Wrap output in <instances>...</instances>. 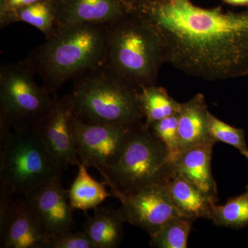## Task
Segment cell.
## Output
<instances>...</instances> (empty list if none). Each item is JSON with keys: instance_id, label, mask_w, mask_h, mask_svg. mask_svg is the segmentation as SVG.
Returning <instances> with one entry per match:
<instances>
[{"instance_id": "obj_1", "label": "cell", "mask_w": 248, "mask_h": 248, "mask_svg": "<svg viewBox=\"0 0 248 248\" xmlns=\"http://www.w3.org/2000/svg\"><path fill=\"white\" fill-rule=\"evenodd\" d=\"M131 10L154 28L166 63L179 71L212 81L248 76V9H205L191 0H141Z\"/></svg>"}, {"instance_id": "obj_2", "label": "cell", "mask_w": 248, "mask_h": 248, "mask_svg": "<svg viewBox=\"0 0 248 248\" xmlns=\"http://www.w3.org/2000/svg\"><path fill=\"white\" fill-rule=\"evenodd\" d=\"M108 24H78L60 28L31 52L26 62L43 80L50 95L68 81L104 64Z\"/></svg>"}, {"instance_id": "obj_3", "label": "cell", "mask_w": 248, "mask_h": 248, "mask_svg": "<svg viewBox=\"0 0 248 248\" xmlns=\"http://www.w3.org/2000/svg\"><path fill=\"white\" fill-rule=\"evenodd\" d=\"M166 63L159 35L138 12L127 11L108 23L104 66L141 89L157 84L160 69Z\"/></svg>"}, {"instance_id": "obj_4", "label": "cell", "mask_w": 248, "mask_h": 248, "mask_svg": "<svg viewBox=\"0 0 248 248\" xmlns=\"http://www.w3.org/2000/svg\"><path fill=\"white\" fill-rule=\"evenodd\" d=\"M140 94L138 86L102 65L76 77L70 95L74 115L80 120L135 125L145 120Z\"/></svg>"}, {"instance_id": "obj_5", "label": "cell", "mask_w": 248, "mask_h": 248, "mask_svg": "<svg viewBox=\"0 0 248 248\" xmlns=\"http://www.w3.org/2000/svg\"><path fill=\"white\" fill-rule=\"evenodd\" d=\"M167 148L144 122L134 127L115 164L102 176L112 197L162 182L170 169Z\"/></svg>"}, {"instance_id": "obj_6", "label": "cell", "mask_w": 248, "mask_h": 248, "mask_svg": "<svg viewBox=\"0 0 248 248\" xmlns=\"http://www.w3.org/2000/svg\"><path fill=\"white\" fill-rule=\"evenodd\" d=\"M63 169L33 128L14 130L0 151V182L14 194L25 196L61 181Z\"/></svg>"}, {"instance_id": "obj_7", "label": "cell", "mask_w": 248, "mask_h": 248, "mask_svg": "<svg viewBox=\"0 0 248 248\" xmlns=\"http://www.w3.org/2000/svg\"><path fill=\"white\" fill-rule=\"evenodd\" d=\"M35 73L27 62L6 63L0 68V112L14 130L33 128L53 103L46 89L34 80Z\"/></svg>"}, {"instance_id": "obj_8", "label": "cell", "mask_w": 248, "mask_h": 248, "mask_svg": "<svg viewBox=\"0 0 248 248\" xmlns=\"http://www.w3.org/2000/svg\"><path fill=\"white\" fill-rule=\"evenodd\" d=\"M135 125L88 123L74 115L72 135L80 163L102 175L118 159Z\"/></svg>"}, {"instance_id": "obj_9", "label": "cell", "mask_w": 248, "mask_h": 248, "mask_svg": "<svg viewBox=\"0 0 248 248\" xmlns=\"http://www.w3.org/2000/svg\"><path fill=\"white\" fill-rule=\"evenodd\" d=\"M114 197L122 203L118 211L124 222L141 228L149 236L159 231L171 218L179 217L162 183L135 193L119 194Z\"/></svg>"}, {"instance_id": "obj_10", "label": "cell", "mask_w": 248, "mask_h": 248, "mask_svg": "<svg viewBox=\"0 0 248 248\" xmlns=\"http://www.w3.org/2000/svg\"><path fill=\"white\" fill-rule=\"evenodd\" d=\"M73 116L71 95L60 97L56 94L48 113L32 128L63 170L80 162L72 135Z\"/></svg>"}, {"instance_id": "obj_11", "label": "cell", "mask_w": 248, "mask_h": 248, "mask_svg": "<svg viewBox=\"0 0 248 248\" xmlns=\"http://www.w3.org/2000/svg\"><path fill=\"white\" fill-rule=\"evenodd\" d=\"M48 239L71 231L74 221L68 190L61 181L42 186L24 196Z\"/></svg>"}, {"instance_id": "obj_12", "label": "cell", "mask_w": 248, "mask_h": 248, "mask_svg": "<svg viewBox=\"0 0 248 248\" xmlns=\"http://www.w3.org/2000/svg\"><path fill=\"white\" fill-rule=\"evenodd\" d=\"M49 240L26 199L16 201L11 215L0 226V248H47Z\"/></svg>"}, {"instance_id": "obj_13", "label": "cell", "mask_w": 248, "mask_h": 248, "mask_svg": "<svg viewBox=\"0 0 248 248\" xmlns=\"http://www.w3.org/2000/svg\"><path fill=\"white\" fill-rule=\"evenodd\" d=\"M127 11L121 0H59L57 20L59 29L90 23L108 24Z\"/></svg>"}, {"instance_id": "obj_14", "label": "cell", "mask_w": 248, "mask_h": 248, "mask_svg": "<svg viewBox=\"0 0 248 248\" xmlns=\"http://www.w3.org/2000/svg\"><path fill=\"white\" fill-rule=\"evenodd\" d=\"M161 183L166 187L179 217L194 221L197 218L209 219L212 205L216 201L178 174L172 164Z\"/></svg>"}, {"instance_id": "obj_15", "label": "cell", "mask_w": 248, "mask_h": 248, "mask_svg": "<svg viewBox=\"0 0 248 248\" xmlns=\"http://www.w3.org/2000/svg\"><path fill=\"white\" fill-rule=\"evenodd\" d=\"M215 143L210 140L187 148L172 166L178 174L217 202V186L211 166Z\"/></svg>"}, {"instance_id": "obj_16", "label": "cell", "mask_w": 248, "mask_h": 248, "mask_svg": "<svg viewBox=\"0 0 248 248\" xmlns=\"http://www.w3.org/2000/svg\"><path fill=\"white\" fill-rule=\"evenodd\" d=\"M208 105L202 93L181 103L178 112V130L182 153L187 148L213 140L208 131Z\"/></svg>"}, {"instance_id": "obj_17", "label": "cell", "mask_w": 248, "mask_h": 248, "mask_svg": "<svg viewBox=\"0 0 248 248\" xmlns=\"http://www.w3.org/2000/svg\"><path fill=\"white\" fill-rule=\"evenodd\" d=\"M124 223L118 210L99 205L88 216L83 231L94 248H117L123 239Z\"/></svg>"}, {"instance_id": "obj_18", "label": "cell", "mask_w": 248, "mask_h": 248, "mask_svg": "<svg viewBox=\"0 0 248 248\" xmlns=\"http://www.w3.org/2000/svg\"><path fill=\"white\" fill-rule=\"evenodd\" d=\"M16 22L31 24L43 32L46 40L50 38L59 29L57 3L53 0H40L24 7L1 12V28Z\"/></svg>"}, {"instance_id": "obj_19", "label": "cell", "mask_w": 248, "mask_h": 248, "mask_svg": "<svg viewBox=\"0 0 248 248\" xmlns=\"http://www.w3.org/2000/svg\"><path fill=\"white\" fill-rule=\"evenodd\" d=\"M78 166V175L68 190L71 207L84 211L96 208L112 193L107 192L105 182H97L90 175L87 166L80 162Z\"/></svg>"}, {"instance_id": "obj_20", "label": "cell", "mask_w": 248, "mask_h": 248, "mask_svg": "<svg viewBox=\"0 0 248 248\" xmlns=\"http://www.w3.org/2000/svg\"><path fill=\"white\" fill-rule=\"evenodd\" d=\"M140 104L145 125L148 127L157 121L178 113L181 103L170 97L164 88L156 84L140 89Z\"/></svg>"}, {"instance_id": "obj_21", "label": "cell", "mask_w": 248, "mask_h": 248, "mask_svg": "<svg viewBox=\"0 0 248 248\" xmlns=\"http://www.w3.org/2000/svg\"><path fill=\"white\" fill-rule=\"evenodd\" d=\"M209 219L217 226L234 230L248 226V184L244 193L232 197L223 205H212Z\"/></svg>"}, {"instance_id": "obj_22", "label": "cell", "mask_w": 248, "mask_h": 248, "mask_svg": "<svg viewBox=\"0 0 248 248\" xmlns=\"http://www.w3.org/2000/svg\"><path fill=\"white\" fill-rule=\"evenodd\" d=\"M194 220L185 217L171 218L151 235L150 246L156 248H186Z\"/></svg>"}, {"instance_id": "obj_23", "label": "cell", "mask_w": 248, "mask_h": 248, "mask_svg": "<svg viewBox=\"0 0 248 248\" xmlns=\"http://www.w3.org/2000/svg\"><path fill=\"white\" fill-rule=\"evenodd\" d=\"M178 120L179 117L177 113L157 121L148 127L164 143L172 164L182 153L178 130Z\"/></svg>"}, {"instance_id": "obj_24", "label": "cell", "mask_w": 248, "mask_h": 248, "mask_svg": "<svg viewBox=\"0 0 248 248\" xmlns=\"http://www.w3.org/2000/svg\"><path fill=\"white\" fill-rule=\"evenodd\" d=\"M208 131L210 138L215 142H222L237 148L240 152L248 150L246 134L241 128L232 126L230 124L217 118L209 111Z\"/></svg>"}, {"instance_id": "obj_25", "label": "cell", "mask_w": 248, "mask_h": 248, "mask_svg": "<svg viewBox=\"0 0 248 248\" xmlns=\"http://www.w3.org/2000/svg\"><path fill=\"white\" fill-rule=\"evenodd\" d=\"M47 248H95L84 231H70L49 240Z\"/></svg>"}, {"instance_id": "obj_26", "label": "cell", "mask_w": 248, "mask_h": 248, "mask_svg": "<svg viewBox=\"0 0 248 248\" xmlns=\"http://www.w3.org/2000/svg\"><path fill=\"white\" fill-rule=\"evenodd\" d=\"M12 128L9 119L0 112V151L4 150L11 141L14 135V132L11 130Z\"/></svg>"}, {"instance_id": "obj_27", "label": "cell", "mask_w": 248, "mask_h": 248, "mask_svg": "<svg viewBox=\"0 0 248 248\" xmlns=\"http://www.w3.org/2000/svg\"><path fill=\"white\" fill-rule=\"evenodd\" d=\"M38 1L40 0H9L6 4L1 5V12L19 9L34 4Z\"/></svg>"}, {"instance_id": "obj_28", "label": "cell", "mask_w": 248, "mask_h": 248, "mask_svg": "<svg viewBox=\"0 0 248 248\" xmlns=\"http://www.w3.org/2000/svg\"><path fill=\"white\" fill-rule=\"evenodd\" d=\"M226 4L234 6H246L248 7V0H221Z\"/></svg>"}, {"instance_id": "obj_29", "label": "cell", "mask_w": 248, "mask_h": 248, "mask_svg": "<svg viewBox=\"0 0 248 248\" xmlns=\"http://www.w3.org/2000/svg\"><path fill=\"white\" fill-rule=\"evenodd\" d=\"M140 1L141 0H121L122 4L124 5L125 9L128 10V11L133 9Z\"/></svg>"}, {"instance_id": "obj_30", "label": "cell", "mask_w": 248, "mask_h": 248, "mask_svg": "<svg viewBox=\"0 0 248 248\" xmlns=\"http://www.w3.org/2000/svg\"><path fill=\"white\" fill-rule=\"evenodd\" d=\"M240 153H241V155H244L245 157H246V159H247L248 161V149L246 150V151L240 152Z\"/></svg>"}, {"instance_id": "obj_31", "label": "cell", "mask_w": 248, "mask_h": 248, "mask_svg": "<svg viewBox=\"0 0 248 248\" xmlns=\"http://www.w3.org/2000/svg\"><path fill=\"white\" fill-rule=\"evenodd\" d=\"M9 0H1V5H4L5 4H6V3L9 1Z\"/></svg>"}, {"instance_id": "obj_32", "label": "cell", "mask_w": 248, "mask_h": 248, "mask_svg": "<svg viewBox=\"0 0 248 248\" xmlns=\"http://www.w3.org/2000/svg\"><path fill=\"white\" fill-rule=\"evenodd\" d=\"M53 1H55V2L57 3L59 1V0H53Z\"/></svg>"}]
</instances>
